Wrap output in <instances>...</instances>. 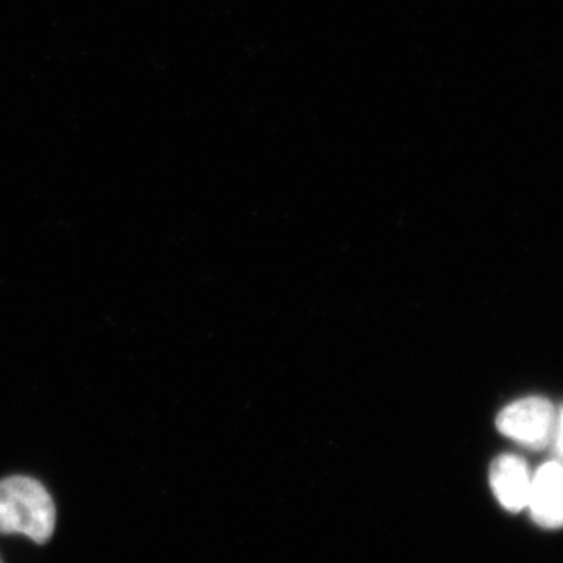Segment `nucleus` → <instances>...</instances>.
Listing matches in <instances>:
<instances>
[{
	"label": "nucleus",
	"mask_w": 563,
	"mask_h": 563,
	"mask_svg": "<svg viewBox=\"0 0 563 563\" xmlns=\"http://www.w3.org/2000/svg\"><path fill=\"white\" fill-rule=\"evenodd\" d=\"M57 510L46 488L27 476L0 481V533H22L43 544L54 533Z\"/></svg>",
	"instance_id": "1"
},
{
	"label": "nucleus",
	"mask_w": 563,
	"mask_h": 563,
	"mask_svg": "<svg viewBox=\"0 0 563 563\" xmlns=\"http://www.w3.org/2000/svg\"><path fill=\"white\" fill-rule=\"evenodd\" d=\"M555 412L544 398H526L510 404L496 420L499 432L531 450L542 451L553 442Z\"/></svg>",
	"instance_id": "2"
},
{
	"label": "nucleus",
	"mask_w": 563,
	"mask_h": 563,
	"mask_svg": "<svg viewBox=\"0 0 563 563\" xmlns=\"http://www.w3.org/2000/svg\"><path fill=\"white\" fill-rule=\"evenodd\" d=\"M528 509L543 528H563V465L548 462L532 474Z\"/></svg>",
	"instance_id": "3"
},
{
	"label": "nucleus",
	"mask_w": 563,
	"mask_h": 563,
	"mask_svg": "<svg viewBox=\"0 0 563 563\" xmlns=\"http://www.w3.org/2000/svg\"><path fill=\"white\" fill-rule=\"evenodd\" d=\"M490 485L496 499L510 512L528 509L532 473L518 455L504 454L492 463Z\"/></svg>",
	"instance_id": "4"
},
{
	"label": "nucleus",
	"mask_w": 563,
	"mask_h": 563,
	"mask_svg": "<svg viewBox=\"0 0 563 563\" xmlns=\"http://www.w3.org/2000/svg\"><path fill=\"white\" fill-rule=\"evenodd\" d=\"M553 444L555 450V455H558V462H561L563 465V407L558 412V420H555V429L553 435Z\"/></svg>",
	"instance_id": "5"
}]
</instances>
